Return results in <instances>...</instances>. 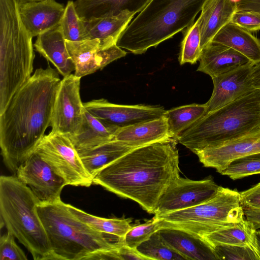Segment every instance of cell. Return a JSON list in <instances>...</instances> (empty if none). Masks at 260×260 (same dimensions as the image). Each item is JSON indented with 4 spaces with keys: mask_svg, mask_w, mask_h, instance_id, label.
I'll list each match as a JSON object with an SVG mask.
<instances>
[{
    "mask_svg": "<svg viewBox=\"0 0 260 260\" xmlns=\"http://www.w3.org/2000/svg\"><path fill=\"white\" fill-rule=\"evenodd\" d=\"M161 228V220L154 216L147 222L132 226L123 237L124 244L136 248Z\"/></svg>",
    "mask_w": 260,
    "mask_h": 260,
    "instance_id": "cell-35",
    "label": "cell"
},
{
    "mask_svg": "<svg viewBox=\"0 0 260 260\" xmlns=\"http://www.w3.org/2000/svg\"><path fill=\"white\" fill-rule=\"evenodd\" d=\"M206 104H191L166 110L164 116L168 122L170 133L178 137L206 114Z\"/></svg>",
    "mask_w": 260,
    "mask_h": 260,
    "instance_id": "cell-29",
    "label": "cell"
},
{
    "mask_svg": "<svg viewBox=\"0 0 260 260\" xmlns=\"http://www.w3.org/2000/svg\"><path fill=\"white\" fill-rule=\"evenodd\" d=\"M135 14L123 12L116 16L83 20L84 40L98 39L105 46L117 42Z\"/></svg>",
    "mask_w": 260,
    "mask_h": 260,
    "instance_id": "cell-24",
    "label": "cell"
},
{
    "mask_svg": "<svg viewBox=\"0 0 260 260\" xmlns=\"http://www.w3.org/2000/svg\"><path fill=\"white\" fill-rule=\"evenodd\" d=\"M231 22L250 32L260 30V14L257 12L236 11Z\"/></svg>",
    "mask_w": 260,
    "mask_h": 260,
    "instance_id": "cell-38",
    "label": "cell"
},
{
    "mask_svg": "<svg viewBox=\"0 0 260 260\" xmlns=\"http://www.w3.org/2000/svg\"><path fill=\"white\" fill-rule=\"evenodd\" d=\"M118 253L120 260H149L140 253L137 248L130 247L124 244L118 248Z\"/></svg>",
    "mask_w": 260,
    "mask_h": 260,
    "instance_id": "cell-40",
    "label": "cell"
},
{
    "mask_svg": "<svg viewBox=\"0 0 260 260\" xmlns=\"http://www.w3.org/2000/svg\"><path fill=\"white\" fill-rule=\"evenodd\" d=\"M220 174L234 180L260 174V152L234 160Z\"/></svg>",
    "mask_w": 260,
    "mask_h": 260,
    "instance_id": "cell-34",
    "label": "cell"
},
{
    "mask_svg": "<svg viewBox=\"0 0 260 260\" xmlns=\"http://www.w3.org/2000/svg\"><path fill=\"white\" fill-rule=\"evenodd\" d=\"M69 211L77 218L94 230L105 234L123 238L132 228V220L125 218H105L88 214L67 204Z\"/></svg>",
    "mask_w": 260,
    "mask_h": 260,
    "instance_id": "cell-30",
    "label": "cell"
},
{
    "mask_svg": "<svg viewBox=\"0 0 260 260\" xmlns=\"http://www.w3.org/2000/svg\"><path fill=\"white\" fill-rule=\"evenodd\" d=\"M59 25L66 41L84 40L83 20L79 17L73 1H68Z\"/></svg>",
    "mask_w": 260,
    "mask_h": 260,
    "instance_id": "cell-33",
    "label": "cell"
},
{
    "mask_svg": "<svg viewBox=\"0 0 260 260\" xmlns=\"http://www.w3.org/2000/svg\"><path fill=\"white\" fill-rule=\"evenodd\" d=\"M28 186L40 204H52L61 201L60 195L66 183L36 151L18 168L15 175Z\"/></svg>",
    "mask_w": 260,
    "mask_h": 260,
    "instance_id": "cell-11",
    "label": "cell"
},
{
    "mask_svg": "<svg viewBox=\"0 0 260 260\" xmlns=\"http://www.w3.org/2000/svg\"><path fill=\"white\" fill-rule=\"evenodd\" d=\"M207 1L150 0L121 34L117 45L143 54L193 23Z\"/></svg>",
    "mask_w": 260,
    "mask_h": 260,
    "instance_id": "cell-3",
    "label": "cell"
},
{
    "mask_svg": "<svg viewBox=\"0 0 260 260\" xmlns=\"http://www.w3.org/2000/svg\"><path fill=\"white\" fill-rule=\"evenodd\" d=\"M149 260H182L187 258L169 245L161 238L159 231L153 234L137 248Z\"/></svg>",
    "mask_w": 260,
    "mask_h": 260,
    "instance_id": "cell-31",
    "label": "cell"
},
{
    "mask_svg": "<svg viewBox=\"0 0 260 260\" xmlns=\"http://www.w3.org/2000/svg\"><path fill=\"white\" fill-rule=\"evenodd\" d=\"M219 187L211 176L193 180L179 175L161 195L154 215H161L199 205L213 197Z\"/></svg>",
    "mask_w": 260,
    "mask_h": 260,
    "instance_id": "cell-10",
    "label": "cell"
},
{
    "mask_svg": "<svg viewBox=\"0 0 260 260\" xmlns=\"http://www.w3.org/2000/svg\"><path fill=\"white\" fill-rule=\"evenodd\" d=\"M158 231L163 240L187 260H217L213 248L199 236L170 227Z\"/></svg>",
    "mask_w": 260,
    "mask_h": 260,
    "instance_id": "cell-21",
    "label": "cell"
},
{
    "mask_svg": "<svg viewBox=\"0 0 260 260\" xmlns=\"http://www.w3.org/2000/svg\"><path fill=\"white\" fill-rule=\"evenodd\" d=\"M162 228L183 230L202 237L244 219L240 192L219 186L216 194L199 205L161 215Z\"/></svg>",
    "mask_w": 260,
    "mask_h": 260,
    "instance_id": "cell-8",
    "label": "cell"
},
{
    "mask_svg": "<svg viewBox=\"0 0 260 260\" xmlns=\"http://www.w3.org/2000/svg\"><path fill=\"white\" fill-rule=\"evenodd\" d=\"M260 129V90L205 114L182 133L178 143L194 153Z\"/></svg>",
    "mask_w": 260,
    "mask_h": 260,
    "instance_id": "cell-4",
    "label": "cell"
},
{
    "mask_svg": "<svg viewBox=\"0 0 260 260\" xmlns=\"http://www.w3.org/2000/svg\"><path fill=\"white\" fill-rule=\"evenodd\" d=\"M58 72L39 68L15 93L0 113V147L7 168L16 175L34 152L50 126Z\"/></svg>",
    "mask_w": 260,
    "mask_h": 260,
    "instance_id": "cell-1",
    "label": "cell"
},
{
    "mask_svg": "<svg viewBox=\"0 0 260 260\" xmlns=\"http://www.w3.org/2000/svg\"><path fill=\"white\" fill-rule=\"evenodd\" d=\"M15 237L7 231L0 238L1 260H27L24 252L16 244Z\"/></svg>",
    "mask_w": 260,
    "mask_h": 260,
    "instance_id": "cell-37",
    "label": "cell"
},
{
    "mask_svg": "<svg viewBox=\"0 0 260 260\" xmlns=\"http://www.w3.org/2000/svg\"><path fill=\"white\" fill-rule=\"evenodd\" d=\"M35 151L63 179L66 185L89 187L93 184V178L67 135L51 131L44 136Z\"/></svg>",
    "mask_w": 260,
    "mask_h": 260,
    "instance_id": "cell-9",
    "label": "cell"
},
{
    "mask_svg": "<svg viewBox=\"0 0 260 260\" xmlns=\"http://www.w3.org/2000/svg\"><path fill=\"white\" fill-rule=\"evenodd\" d=\"M19 2H29V1H40V0H18Z\"/></svg>",
    "mask_w": 260,
    "mask_h": 260,
    "instance_id": "cell-45",
    "label": "cell"
},
{
    "mask_svg": "<svg viewBox=\"0 0 260 260\" xmlns=\"http://www.w3.org/2000/svg\"><path fill=\"white\" fill-rule=\"evenodd\" d=\"M199 61L197 71L208 75L211 78L251 62L233 48L213 41L202 49Z\"/></svg>",
    "mask_w": 260,
    "mask_h": 260,
    "instance_id": "cell-18",
    "label": "cell"
},
{
    "mask_svg": "<svg viewBox=\"0 0 260 260\" xmlns=\"http://www.w3.org/2000/svg\"><path fill=\"white\" fill-rule=\"evenodd\" d=\"M21 20L32 37H38L59 25L65 7L55 0L19 2Z\"/></svg>",
    "mask_w": 260,
    "mask_h": 260,
    "instance_id": "cell-17",
    "label": "cell"
},
{
    "mask_svg": "<svg viewBox=\"0 0 260 260\" xmlns=\"http://www.w3.org/2000/svg\"><path fill=\"white\" fill-rule=\"evenodd\" d=\"M37 210L55 260H88L124 244L123 238L96 231L79 220L62 201L39 204Z\"/></svg>",
    "mask_w": 260,
    "mask_h": 260,
    "instance_id": "cell-5",
    "label": "cell"
},
{
    "mask_svg": "<svg viewBox=\"0 0 260 260\" xmlns=\"http://www.w3.org/2000/svg\"><path fill=\"white\" fill-rule=\"evenodd\" d=\"M66 43L75 65L74 75L80 78L102 69L126 54L117 44L105 46L98 39Z\"/></svg>",
    "mask_w": 260,
    "mask_h": 260,
    "instance_id": "cell-14",
    "label": "cell"
},
{
    "mask_svg": "<svg viewBox=\"0 0 260 260\" xmlns=\"http://www.w3.org/2000/svg\"><path fill=\"white\" fill-rule=\"evenodd\" d=\"M260 152V129L220 146L204 149L195 154L207 168L219 173L234 160Z\"/></svg>",
    "mask_w": 260,
    "mask_h": 260,
    "instance_id": "cell-16",
    "label": "cell"
},
{
    "mask_svg": "<svg viewBox=\"0 0 260 260\" xmlns=\"http://www.w3.org/2000/svg\"><path fill=\"white\" fill-rule=\"evenodd\" d=\"M85 109L104 123L117 129L162 116L163 107L113 104L104 99L83 103Z\"/></svg>",
    "mask_w": 260,
    "mask_h": 260,
    "instance_id": "cell-13",
    "label": "cell"
},
{
    "mask_svg": "<svg viewBox=\"0 0 260 260\" xmlns=\"http://www.w3.org/2000/svg\"><path fill=\"white\" fill-rule=\"evenodd\" d=\"M217 259L260 260L259 255L247 246L217 245L213 247Z\"/></svg>",
    "mask_w": 260,
    "mask_h": 260,
    "instance_id": "cell-36",
    "label": "cell"
},
{
    "mask_svg": "<svg viewBox=\"0 0 260 260\" xmlns=\"http://www.w3.org/2000/svg\"><path fill=\"white\" fill-rule=\"evenodd\" d=\"M18 0H0V113L30 78L35 53Z\"/></svg>",
    "mask_w": 260,
    "mask_h": 260,
    "instance_id": "cell-7",
    "label": "cell"
},
{
    "mask_svg": "<svg viewBox=\"0 0 260 260\" xmlns=\"http://www.w3.org/2000/svg\"><path fill=\"white\" fill-rule=\"evenodd\" d=\"M81 78L71 74L60 80L53 107L51 131L69 135L81 124L85 110L80 94Z\"/></svg>",
    "mask_w": 260,
    "mask_h": 260,
    "instance_id": "cell-12",
    "label": "cell"
},
{
    "mask_svg": "<svg viewBox=\"0 0 260 260\" xmlns=\"http://www.w3.org/2000/svg\"><path fill=\"white\" fill-rule=\"evenodd\" d=\"M236 12V3L231 0H207L198 20L201 49L211 42L216 34L231 21Z\"/></svg>",
    "mask_w": 260,
    "mask_h": 260,
    "instance_id": "cell-22",
    "label": "cell"
},
{
    "mask_svg": "<svg viewBox=\"0 0 260 260\" xmlns=\"http://www.w3.org/2000/svg\"><path fill=\"white\" fill-rule=\"evenodd\" d=\"M232 2L235 3H237L238 2H239L240 0H231Z\"/></svg>",
    "mask_w": 260,
    "mask_h": 260,
    "instance_id": "cell-46",
    "label": "cell"
},
{
    "mask_svg": "<svg viewBox=\"0 0 260 260\" xmlns=\"http://www.w3.org/2000/svg\"><path fill=\"white\" fill-rule=\"evenodd\" d=\"M40 202L16 175L0 177L1 227L27 249L35 260H55L37 210Z\"/></svg>",
    "mask_w": 260,
    "mask_h": 260,
    "instance_id": "cell-6",
    "label": "cell"
},
{
    "mask_svg": "<svg viewBox=\"0 0 260 260\" xmlns=\"http://www.w3.org/2000/svg\"><path fill=\"white\" fill-rule=\"evenodd\" d=\"M134 148L112 140L96 147L77 151L88 173L93 177L104 167Z\"/></svg>",
    "mask_w": 260,
    "mask_h": 260,
    "instance_id": "cell-28",
    "label": "cell"
},
{
    "mask_svg": "<svg viewBox=\"0 0 260 260\" xmlns=\"http://www.w3.org/2000/svg\"><path fill=\"white\" fill-rule=\"evenodd\" d=\"M118 129L104 123L85 108L79 126L74 133L68 136L78 151L91 148L114 140Z\"/></svg>",
    "mask_w": 260,
    "mask_h": 260,
    "instance_id": "cell-25",
    "label": "cell"
},
{
    "mask_svg": "<svg viewBox=\"0 0 260 260\" xmlns=\"http://www.w3.org/2000/svg\"><path fill=\"white\" fill-rule=\"evenodd\" d=\"M171 138L167 120L163 115L119 128L115 134L114 140L137 148Z\"/></svg>",
    "mask_w": 260,
    "mask_h": 260,
    "instance_id": "cell-19",
    "label": "cell"
},
{
    "mask_svg": "<svg viewBox=\"0 0 260 260\" xmlns=\"http://www.w3.org/2000/svg\"><path fill=\"white\" fill-rule=\"evenodd\" d=\"M177 142L171 138L134 148L102 169L93 184L154 214L161 195L180 175Z\"/></svg>",
    "mask_w": 260,
    "mask_h": 260,
    "instance_id": "cell-2",
    "label": "cell"
},
{
    "mask_svg": "<svg viewBox=\"0 0 260 260\" xmlns=\"http://www.w3.org/2000/svg\"><path fill=\"white\" fill-rule=\"evenodd\" d=\"M243 208L246 219L252 222L257 230L260 229V209L248 207Z\"/></svg>",
    "mask_w": 260,
    "mask_h": 260,
    "instance_id": "cell-42",
    "label": "cell"
},
{
    "mask_svg": "<svg viewBox=\"0 0 260 260\" xmlns=\"http://www.w3.org/2000/svg\"><path fill=\"white\" fill-rule=\"evenodd\" d=\"M240 194L243 207L260 209V182Z\"/></svg>",
    "mask_w": 260,
    "mask_h": 260,
    "instance_id": "cell-39",
    "label": "cell"
},
{
    "mask_svg": "<svg viewBox=\"0 0 260 260\" xmlns=\"http://www.w3.org/2000/svg\"><path fill=\"white\" fill-rule=\"evenodd\" d=\"M249 11L260 14V0H240L236 3V11Z\"/></svg>",
    "mask_w": 260,
    "mask_h": 260,
    "instance_id": "cell-41",
    "label": "cell"
},
{
    "mask_svg": "<svg viewBox=\"0 0 260 260\" xmlns=\"http://www.w3.org/2000/svg\"><path fill=\"white\" fill-rule=\"evenodd\" d=\"M150 0H76L74 5L83 20L140 12Z\"/></svg>",
    "mask_w": 260,
    "mask_h": 260,
    "instance_id": "cell-23",
    "label": "cell"
},
{
    "mask_svg": "<svg viewBox=\"0 0 260 260\" xmlns=\"http://www.w3.org/2000/svg\"><path fill=\"white\" fill-rule=\"evenodd\" d=\"M256 242L258 253L260 256V230H257L256 232Z\"/></svg>",
    "mask_w": 260,
    "mask_h": 260,
    "instance_id": "cell-44",
    "label": "cell"
},
{
    "mask_svg": "<svg viewBox=\"0 0 260 260\" xmlns=\"http://www.w3.org/2000/svg\"><path fill=\"white\" fill-rule=\"evenodd\" d=\"M253 87L256 89L260 90V63L254 66L251 78Z\"/></svg>",
    "mask_w": 260,
    "mask_h": 260,
    "instance_id": "cell-43",
    "label": "cell"
},
{
    "mask_svg": "<svg viewBox=\"0 0 260 260\" xmlns=\"http://www.w3.org/2000/svg\"><path fill=\"white\" fill-rule=\"evenodd\" d=\"M255 64L251 62L221 75L213 77V89L206 103V114L254 91L251 74Z\"/></svg>",
    "mask_w": 260,
    "mask_h": 260,
    "instance_id": "cell-15",
    "label": "cell"
},
{
    "mask_svg": "<svg viewBox=\"0 0 260 260\" xmlns=\"http://www.w3.org/2000/svg\"><path fill=\"white\" fill-rule=\"evenodd\" d=\"M256 231L252 222L244 219L239 222L226 225L205 235L202 238L212 247L217 245L247 246L253 249L258 254L256 242Z\"/></svg>",
    "mask_w": 260,
    "mask_h": 260,
    "instance_id": "cell-27",
    "label": "cell"
},
{
    "mask_svg": "<svg viewBox=\"0 0 260 260\" xmlns=\"http://www.w3.org/2000/svg\"><path fill=\"white\" fill-rule=\"evenodd\" d=\"M200 41L199 22L197 19L183 31L178 58L181 65L186 63L194 64L199 60L202 50Z\"/></svg>",
    "mask_w": 260,
    "mask_h": 260,
    "instance_id": "cell-32",
    "label": "cell"
},
{
    "mask_svg": "<svg viewBox=\"0 0 260 260\" xmlns=\"http://www.w3.org/2000/svg\"><path fill=\"white\" fill-rule=\"evenodd\" d=\"M34 46L35 50L52 63L63 77L75 71V65L59 25L39 35Z\"/></svg>",
    "mask_w": 260,
    "mask_h": 260,
    "instance_id": "cell-20",
    "label": "cell"
},
{
    "mask_svg": "<svg viewBox=\"0 0 260 260\" xmlns=\"http://www.w3.org/2000/svg\"><path fill=\"white\" fill-rule=\"evenodd\" d=\"M211 41L233 48L255 65L260 63V40L232 22L224 26Z\"/></svg>",
    "mask_w": 260,
    "mask_h": 260,
    "instance_id": "cell-26",
    "label": "cell"
}]
</instances>
